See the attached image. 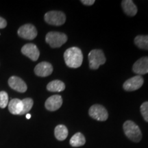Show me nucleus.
<instances>
[{"label":"nucleus","mask_w":148,"mask_h":148,"mask_svg":"<svg viewBox=\"0 0 148 148\" xmlns=\"http://www.w3.org/2000/svg\"><path fill=\"white\" fill-rule=\"evenodd\" d=\"M88 114L92 119L99 121H104L108 119V111L103 106L99 104L92 105L88 110Z\"/></svg>","instance_id":"nucleus-6"},{"label":"nucleus","mask_w":148,"mask_h":148,"mask_svg":"<svg viewBox=\"0 0 148 148\" xmlns=\"http://www.w3.org/2000/svg\"><path fill=\"white\" fill-rule=\"evenodd\" d=\"M123 131L125 136L130 140H132L135 143H138L140 141L142 138L141 131L134 122L130 120L126 121L123 123Z\"/></svg>","instance_id":"nucleus-2"},{"label":"nucleus","mask_w":148,"mask_h":148,"mask_svg":"<svg viewBox=\"0 0 148 148\" xmlns=\"http://www.w3.org/2000/svg\"><path fill=\"white\" fill-rule=\"evenodd\" d=\"M18 35L22 38L33 40L37 36V30L34 25L32 24H25L18 29Z\"/></svg>","instance_id":"nucleus-7"},{"label":"nucleus","mask_w":148,"mask_h":148,"mask_svg":"<svg viewBox=\"0 0 148 148\" xmlns=\"http://www.w3.org/2000/svg\"><path fill=\"white\" fill-rule=\"evenodd\" d=\"M8 84L11 88L19 92H25L27 88L25 82L17 76L10 77L8 79Z\"/></svg>","instance_id":"nucleus-12"},{"label":"nucleus","mask_w":148,"mask_h":148,"mask_svg":"<svg viewBox=\"0 0 148 148\" xmlns=\"http://www.w3.org/2000/svg\"><path fill=\"white\" fill-rule=\"evenodd\" d=\"M81 2H82L84 5H91L92 4H94V3H95V0H82Z\"/></svg>","instance_id":"nucleus-24"},{"label":"nucleus","mask_w":148,"mask_h":148,"mask_svg":"<svg viewBox=\"0 0 148 148\" xmlns=\"http://www.w3.org/2000/svg\"><path fill=\"white\" fill-rule=\"evenodd\" d=\"M64 59L67 66L73 69L78 68L82 64L83 55L82 51L78 47H70L64 52Z\"/></svg>","instance_id":"nucleus-1"},{"label":"nucleus","mask_w":148,"mask_h":148,"mask_svg":"<svg viewBox=\"0 0 148 148\" xmlns=\"http://www.w3.org/2000/svg\"><path fill=\"white\" fill-rule=\"evenodd\" d=\"M45 41L51 47H60L67 41V36L58 32H49L45 36Z\"/></svg>","instance_id":"nucleus-3"},{"label":"nucleus","mask_w":148,"mask_h":148,"mask_svg":"<svg viewBox=\"0 0 148 148\" xmlns=\"http://www.w3.org/2000/svg\"><path fill=\"white\" fill-rule=\"evenodd\" d=\"M23 102V111L21 112V115L24 114H27V112L31 110L34 104L33 99L31 98H25L22 100Z\"/></svg>","instance_id":"nucleus-20"},{"label":"nucleus","mask_w":148,"mask_h":148,"mask_svg":"<svg viewBox=\"0 0 148 148\" xmlns=\"http://www.w3.org/2000/svg\"><path fill=\"white\" fill-rule=\"evenodd\" d=\"M143 83L144 79L143 77L138 75L127 79L123 84V87L127 91H134L141 87Z\"/></svg>","instance_id":"nucleus-8"},{"label":"nucleus","mask_w":148,"mask_h":148,"mask_svg":"<svg viewBox=\"0 0 148 148\" xmlns=\"http://www.w3.org/2000/svg\"><path fill=\"white\" fill-rule=\"evenodd\" d=\"M86 143V139H85L84 136L82 133L77 132L73 135L69 140V143L72 147H80V146L84 145Z\"/></svg>","instance_id":"nucleus-17"},{"label":"nucleus","mask_w":148,"mask_h":148,"mask_svg":"<svg viewBox=\"0 0 148 148\" xmlns=\"http://www.w3.org/2000/svg\"><path fill=\"white\" fill-rule=\"evenodd\" d=\"M8 110L11 114L21 115V112L23 111L22 100L16 98L11 99V101L8 103Z\"/></svg>","instance_id":"nucleus-14"},{"label":"nucleus","mask_w":148,"mask_h":148,"mask_svg":"<svg viewBox=\"0 0 148 148\" xmlns=\"http://www.w3.org/2000/svg\"><path fill=\"white\" fill-rule=\"evenodd\" d=\"M88 61L90 69L95 70L104 64L106 59L101 49H93L88 53Z\"/></svg>","instance_id":"nucleus-4"},{"label":"nucleus","mask_w":148,"mask_h":148,"mask_svg":"<svg viewBox=\"0 0 148 148\" xmlns=\"http://www.w3.org/2000/svg\"><path fill=\"white\" fill-rule=\"evenodd\" d=\"M54 135L58 140H65L68 136V130L64 125H58L55 127Z\"/></svg>","instance_id":"nucleus-18"},{"label":"nucleus","mask_w":148,"mask_h":148,"mask_svg":"<svg viewBox=\"0 0 148 148\" xmlns=\"http://www.w3.org/2000/svg\"><path fill=\"white\" fill-rule=\"evenodd\" d=\"M121 5L123 12L127 16H134L137 13V7L131 0H123L121 2Z\"/></svg>","instance_id":"nucleus-15"},{"label":"nucleus","mask_w":148,"mask_h":148,"mask_svg":"<svg viewBox=\"0 0 148 148\" xmlns=\"http://www.w3.org/2000/svg\"><path fill=\"white\" fill-rule=\"evenodd\" d=\"M47 90L51 92H61L65 89V84L62 81L56 79L50 82L47 85Z\"/></svg>","instance_id":"nucleus-16"},{"label":"nucleus","mask_w":148,"mask_h":148,"mask_svg":"<svg viewBox=\"0 0 148 148\" xmlns=\"http://www.w3.org/2000/svg\"><path fill=\"white\" fill-rule=\"evenodd\" d=\"M7 26V22L4 18L0 16V29L5 28Z\"/></svg>","instance_id":"nucleus-23"},{"label":"nucleus","mask_w":148,"mask_h":148,"mask_svg":"<svg viewBox=\"0 0 148 148\" xmlns=\"http://www.w3.org/2000/svg\"><path fill=\"white\" fill-rule=\"evenodd\" d=\"M53 72V66L47 62H41L34 68V73L40 77H47Z\"/></svg>","instance_id":"nucleus-10"},{"label":"nucleus","mask_w":148,"mask_h":148,"mask_svg":"<svg viewBox=\"0 0 148 148\" xmlns=\"http://www.w3.org/2000/svg\"><path fill=\"white\" fill-rule=\"evenodd\" d=\"M62 98L59 95H54L49 97L46 100L45 106L49 111H56L62 106Z\"/></svg>","instance_id":"nucleus-11"},{"label":"nucleus","mask_w":148,"mask_h":148,"mask_svg":"<svg viewBox=\"0 0 148 148\" xmlns=\"http://www.w3.org/2000/svg\"><path fill=\"white\" fill-rule=\"evenodd\" d=\"M30 117H31V114L27 113V114H26V118H27V119H30Z\"/></svg>","instance_id":"nucleus-25"},{"label":"nucleus","mask_w":148,"mask_h":148,"mask_svg":"<svg viewBox=\"0 0 148 148\" xmlns=\"http://www.w3.org/2000/svg\"><path fill=\"white\" fill-rule=\"evenodd\" d=\"M21 52L33 61H36L40 56L38 47L33 43H27L21 48Z\"/></svg>","instance_id":"nucleus-9"},{"label":"nucleus","mask_w":148,"mask_h":148,"mask_svg":"<svg viewBox=\"0 0 148 148\" xmlns=\"http://www.w3.org/2000/svg\"><path fill=\"white\" fill-rule=\"evenodd\" d=\"M44 18L46 23L56 26L63 25L66 21L65 14L61 11H49L45 14Z\"/></svg>","instance_id":"nucleus-5"},{"label":"nucleus","mask_w":148,"mask_h":148,"mask_svg":"<svg viewBox=\"0 0 148 148\" xmlns=\"http://www.w3.org/2000/svg\"><path fill=\"white\" fill-rule=\"evenodd\" d=\"M8 95L6 92H0V108H4L8 104Z\"/></svg>","instance_id":"nucleus-21"},{"label":"nucleus","mask_w":148,"mask_h":148,"mask_svg":"<svg viewBox=\"0 0 148 148\" xmlns=\"http://www.w3.org/2000/svg\"><path fill=\"white\" fill-rule=\"evenodd\" d=\"M132 70L135 73L144 75L148 73V57H143L138 59L133 64Z\"/></svg>","instance_id":"nucleus-13"},{"label":"nucleus","mask_w":148,"mask_h":148,"mask_svg":"<svg viewBox=\"0 0 148 148\" xmlns=\"http://www.w3.org/2000/svg\"><path fill=\"white\" fill-rule=\"evenodd\" d=\"M134 43L140 49L148 50V35H138L136 36Z\"/></svg>","instance_id":"nucleus-19"},{"label":"nucleus","mask_w":148,"mask_h":148,"mask_svg":"<svg viewBox=\"0 0 148 148\" xmlns=\"http://www.w3.org/2000/svg\"><path fill=\"white\" fill-rule=\"evenodd\" d=\"M140 112L145 121L148 122V101H145L140 106Z\"/></svg>","instance_id":"nucleus-22"}]
</instances>
